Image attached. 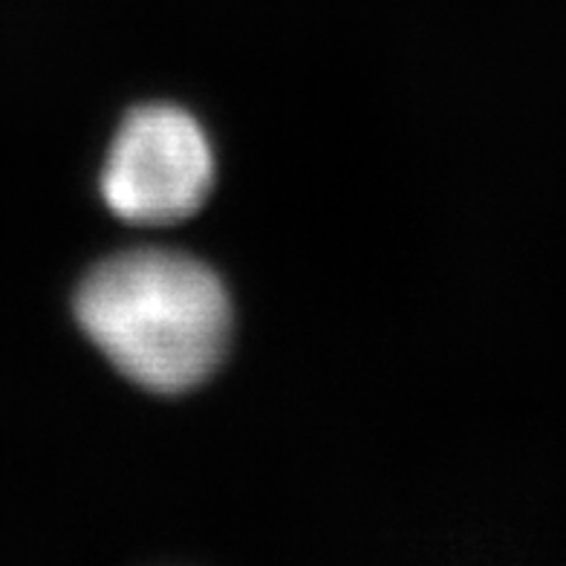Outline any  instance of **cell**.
<instances>
[{
	"label": "cell",
	"instance_id": "1",
	"mask_svg": "<svg viewBox=\"0 0 566 566\" xmlns=\"http://www.w3.org/2000/svg\"><path fill=\"white\" fill-rule=\"evenodd\" d=\"M90 342L154 394H186L209 379L231 336L220 277L177 252L116 254L90 272L75 298Z\"/></svg>",
	"mask_w": 566,
	"mask_h": 566
},
{
	"label": "cell",
	"instance_id": "2",
	"mask_svg": "<svg viewBox=\"0 0 566 566\" xmlns=\"http://www.w3.org/2000/svg\"><path fill=\"white\" fill-rule=\"evenodd\" d=\"M214 186V154L191 113L174 105L134 111L102 171L107 209L136 226H168L202 209Z\"/></svg>",
	"mask_w": 566,
	"mask_h": 566
}]
</instances>
